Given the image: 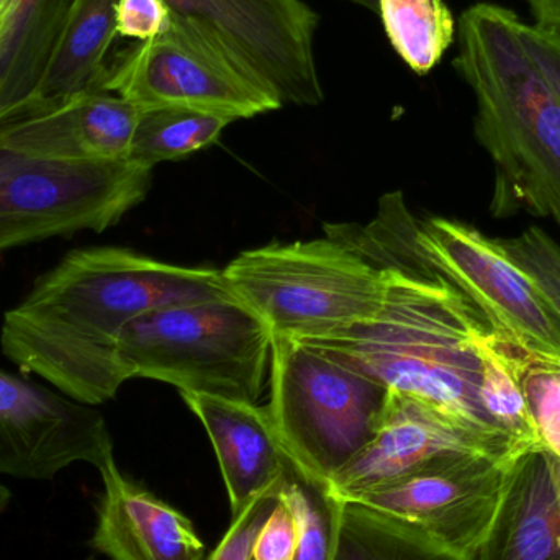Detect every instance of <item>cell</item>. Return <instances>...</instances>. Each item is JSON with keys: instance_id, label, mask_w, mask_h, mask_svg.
Wrapping results in <instances>:
<instances>
[{"instance_id": "9c48e42d", "label": "cell", "mask_w": 560, "mask_h": 560, "mask_svg": "<svg viewBox=\"0 0 560 560\" xmlns=\"http://www.w3.org/2000/svg\"><path fill=\"white\" fill-rule=\"evenodd\" d=\"M102 91L120 95L140 110L190 108L232 121L282 107L192 28L174 19L166 35L121 52L108 66Z\"/></svg>"}, {"instance_id": "1f68e13d", "label": "cell", "mask_w": 560, "mask_h": 560, "mask_svg": "<svg viewBox=\"0 0 560 560\" xmlns=\"http://www.w3.org/2000/svg\"><path fill=\"white\" fill-rule=\"evenodd\" d=\"M10 500H12V493H10V490L7 489L5 486L0 483V515H2L3 510L9 506Z\"/></svg>"}, {"instance_id": "6da1fadb", "label": "cell", "mask_w": 560, "mask_h": 560, "mask_svg": "<svg viewBox=\"0 0 560 560\" xmlns=\"http://www.w3.org/2000/svg\"><path fill=\"white\" fill-rule=\"evenodd\" d=\"M326 229L381 266L384 300L368 322L299 342L520 446L495 430L480 400L482 345L492 326L424 255L401 194L382 199L368 226Z\"/></svg>"}, {"instance_id": "44dd1931", "label": "cell", "mask_w": 560, "mask_h": 560, "mask_svg": "<svg viewBox=\"0 0 560 560\" xmlns=\"http://www.w3.org/2000/svg\"><path fill=\"white\" fill-rule=\"evenodd\" d=\"M230 124L233 121L229 118L190 108L141 110L128 160L153 170L156 164L180 160L210 147Z\"/></svg>"}, {"instance_id": "7c38bea8", "label": "cell", "mask_w": 560, "mask_h": 560, "mask_svg": "<svg viewBox=\"0 0 560 560\" xmlns=\"http://www.w3.org/2000/svg\"><path fill=\"white\" fill-rule=\"evenodd\" d=\"M114 459L107 421L97 408L0 369V474L52 480L66 467L95 469Z\"/></svg>"}, {"instance_id": "4dcf8cb0", "label": "cell", "mask_w": 560, "mask_h": 560, "mask_svg": "<svg viewBox=\"0 0 560 560\" xmlns=\"http://www.w3.org/2000/svg\"><path fill=\"white\" fill-rule=\"evenodd\" d=\"M13 9H15V0H0V49H2L7 33H9Z\"/></svg>"}, {"instance_id": "cb8c5ba5", "label": "cell", "mask_w": 560, "mask_h": 560, "mask_svg": "<svg viewBox=\"0 0 560 560\" xmlns=\"http://www.w3.org/2000/svg\"><path fill=\"white\" fill-rule=\"evenodd\" d=\"M513 361L536 440L560 460V362L526 354L515 345Z\"/></svg>"}, {"instance_id": "9a60e30c", "label": "cell", "mask_w": 560, "mask_h": 560, "mask_svg": "<svg viewBox=\"0 0 560 560\" xmlns=\"http://www.w3.org/2000/svg\"><path fill=\"white\" fill-rule=\"evenodd\" d=\"M98 500L92 549L110 560H203L206 545L179 510L127 479L114 459L98 469Z\"/></svg>"}, {"instance_id": "ffe728a7", "label": "cell", "mask_w": 560, "mask_h": 560, "mask_svg": "<svg viewBox=\"0 0 560 560\" xmlns=\"http://www.w3.org/2000/svg\"><path fill=\"white\" fill-rule=\"evenodd\" d=\"M377 10L392 48L415 74H430L456 39L444 0H378Z\"/></svg>"}, {"instance_id": "5bb4252c", "label": "cell", "mask_w": 560, "mask_h": 560, "mask_svg": "<svg viewBox=\"0 0 560 560\" xmlns=\"http://www.w3.org/2000/svg\"><path fill=\"white\" fill-rule=\"evenodd\" d=\"M141 110L120 95L88 91L0 127V150L62 163L128 160Z\"/></svg>"}, {"instance_id": "d6986e66", "label": "cell", "mask_w": 560, "mask_h": 560, "mask_svg": "<svg viewBox=\"0 0 560 560\" xmlns=\"http://www.w3.org/2000/svg\"><path fill=\"white\" fill-rule=\"evenodd\" d=\"M75 0H15L0 49V127L19 120L38 88Z\"/></svg>"}, {"instance_id": "ba28073f", "label": "cell", "mask_w": 560, "mask_h": 560, "mask_svg": "<svg viewBox=\"0 0 560 560\" xmlns=\"http://www.w3.org/2000/svg\"><path fill=\"white\" fill-rule=\"evenodd\" d=\"M233 68L280 104L323 102L313 38L319 16L303 0H166Z\"/></svg>"}, {"instance_id": "7a4b0ae2", "label": "cell", "mask_w": 560, "mask_h": 560, "mask_svg": "<svg viewBox=\"0 0 560 560\" xmlns=\"http://www.w3.org/2000/svg\"><path fill=\"white\" fill-rule=\"evenodd\" d=\"M217 299H233L222 269L183 268L114 246L74 249L5 313L0 346L20 371L97 407L128 381L115 345L131 319Z\"/></svg>"}, {"instance_id": "5b68a950", "label": "cell", "mask_w": 560, "mask_h": 560, "mask_svg": "<svg viewBox=\"0 0 560 560\" xmlns=\"http://www.w3.org/2000/svg\"><path fill=\"white\" fill-rule=\"evenodd\" d=\"M272 336L236 299L200 300L131 319L115 351L128 378L166 382L180 392L256 404Z\"/></svg>"}, {"instance_id": "4316f807", "label": "cell", "mask_w": 560, "mask_h": 560, "mask_svg": "<svg viewBox=\"0 0 560 560\" xmlns=\"http://www.w3.org/2000/svg\"><path fill=\"white\" fill-rule=\"evenodd\" d=\"M115 22L118 36L143 43L170 33L173 13L166 0H118Z\"/></svg>"}, {"instance_id": "52a82bcc", "label": "cell", "mask_w": 560, "mask_h": 560, "mask_svg": "<svg viewBox=\"0 0 560 560\" xmlns=\"http://www.w3.org/2000/svg\"><path fill=\"white\" fill-rule=\"evenodd\" d=\"M151 170L130 160L62 163L0 150V252L102 233L143 202Z\"/></svg>"}, {"instance_id": "2e32d148", "label": "cell", "mask_w": 560, "mask_h": 560, "mask_svg": "<svg viewBox=\"0 0 560 560\" xmlns=\"http://www.w3.org/2000/svg\"><path fill=\"white\" fill-rule=\"evenodd\" d=\"M469 560H560V460L532 446L513 457L486 538Z\"/></svg>"}, {"instance_id": "d4e9b609", "label": "cell", "mask_w": 560, "mask_h": 560, "mask_svg": "<svg viewBox=\"0 0 560 560\" xmlns=\"http://www.w3.org/2000/svg\"><path fill=\"white\" fill-rule=\"evenodd\" d=\"M500 243L518 262L520 268L535 280L560 322V246L558 243L536 226L526 230L516 238Z\"/></svg>"}, {"instance_id": "30bf717a", "label": "cell", "mask_w": 560, "mask_h": 560, "mask_svg": "<svg viewBox=\"0 0 560 560\" xmlns=\"http://www.w3.org/2000/svg\"><path fill=\"white\" fill-rule=\"evenodd\" d=\"M513 456L463 454L338 497L469 560L489 532Z\"/></svg>"}, {"instance_id": "484cf974", "label": "cell", "mask_w": 560, "mask_h": 560, "mask_svg": "<svg viewBox=\"0 0 560 560\" xmlns=\"http://www.w3.org/2000/svg\"><path fill=\"white\" fill-rule=\"evenodd\" d=\"M280 480L271 489L255 497L238 515L233 516L232 526L209 560H253L259 533L272 512L278 509Z\"/></svg>"}, {"instance_id": "f1b7e54d", "label": "cell", "mask_w": 560, "mask_h": 560, "mask_svg": "<svg viewBox=\"0 0 560 560\" xmlns=\"http://www.w3.org/2000/svg\"><path fill=\"white\" fill-rule=\"evenodd\" d=\"M522 39L560 102V30L522 22Z\"/></svg>"}, {"instance_id": "d6a6232c", "label": "cell", "mask_w": 560, "mask_h": 560, "mask_svg": "<svg viewBox=\"0 0 560 560\" xmlns=\"http://www.w3.org/2000/svg\"><path fill=\"white\" fill-rule=\"evenodd\" d=\"M351 2L359 3V5L368 7V9L377 10L378 0H351Z\"/></svg>"}, {"instance_id": "f546056e", "label": "cell", "mask_w": 560, "mask_h": 560, "mask_svg": "<svg viewBox=\"0 0 560 560\" xmlns=\"http://www.w3.org/2000/svg\"><path fill=\"white\" fill-rule=\"evenodd\" d=\"M529 7L535 23L560 30V0H523Z\"/></svg>"}, {"instance_id": "83f0119b", "label": "cell", "mask_w": 560, "mask_h": 560, "mask_svg": "<svg viewBox=\"0 0 560 560\" xmlns=\"http://www.w3.org/2000/svg\"><path fill=\"white\" fill-rule=\"evenodd\" d=\"M296 551V525L289 506L280 500L259 533L253 560H293Z\"/></svg>"}, {"instance_id": "ac0fdd59", "label": "cell", "mask_w": 560, "mask_h": 560, "mask_svg": "<svg viewBox=\"0 0 560 560\" xmlns=\"http://www.w3.org/2000/svg\"><path fill=\"white\" fill-rule=\"evenodd\" d=\"M118 0H75L65 35L22 118L88 91H102L117 38Z\"/></svg>"}, {"instance_id": "836d02e7", "label": "cell", "mask_w": 560, "mask_h": 560, "mask_svg": "<svg viewBox=\"0 0 560 560\" xmlns=\"http://www.w3.org/2000/svg\"><path fill=\"white\" fill-rule=\"evenodd\" d=\"M88 560H94V559L91 558V559H88Z\"/></svg>"}, {"instance_id": "4fadbf2b", "label": "cell", "mask_w": 560, "mask_h": 560, "mask_svg": "<svg viewBox=\"0 0 560 560\" xmlns=\"http://www.w3.org/2000/svg\"><path fill=\"white\" fill-rule=\"evenodd\" d=\"M528 447L480 433L440 408L392 390L387 413L369 446L329 482L336 497H346L417 472L463 454L513 456Z\"/></svg>"}, {"instance_id": "e0dca14e", "label": "cell", "mask_w": 560, "mask_h": 560, "mask_svg": "<svg viewBox=\"0 0 560 560\" xmlns=\"http://www.w3.org/2000/svg\"><path fill=\"white\" fill-rule=\"evenodd\" d=\"M209 433L236 516L255 497L282 479L289 453L268 407L215 395L180 392Z\"/></svg>"}, {"instance_id": "277c9868", "label": "cell", "mask_w": 560, "mask_h": 560, "mask_svg": "<svg viewBox=\"0 0 560 560\" xmlns=\"http://www.w3.org/2000/svg\"><path fill=\"white\" fill-rule=\"evenodd\" d=\"M223 278L272 338H322L371 319L381 308V266L326 229V238L242 253Z\"/></svg>"}, {"instance_id": "603a6c76", "label": "cell", "mask_w": 560, "mask_h": 560, "mask_svg": "<svg viewBox=\"0 0 560 560\" xmlns=\"http://www.w3.org/2000/svg\"><path fill=\"white\" fill-rule=\"evenodd\" d=\"M331 560H467L351 502H342Z\"/></svg>"}, {"instance_id": "3957f363", "label": "cell", "mask_w": 560, "mask_h": 560, "mask_svg": "<svg viewBox=\"0 0 560 560\" xmlns=\"http://www.w3.org/2000/svg\"><path fill=\"white\" fill-rule=\"evenodd\" d=\"M453 66L476 97L474 133L492 160L493 217L525 212L560 230V102L522 39V20L479 2L457 22Z\"/></svg>"}, {"instance_id": "7402d4cb", "label": "cell", "mask_w": 560, "mask_h": 560, "mask_svg": "<svg viewBox=\"0 0 560 560\" xmlns=\"http://www.w3.org/2000/svg\"><path fill=\"white\" fill-rule=\"evenodd\" d=\"M280 500L295 518L296 551L293 560H331L338 539L341 500L331 486L300 466L289 454Z\"/></svg>"}, {"instance_id": "8fae6325", "label": "cell", "mask_w": 560, "mask_h": 560, "mask_svg": "<svg viewBox=\"0 0 560 560\" xmlns=\"http://www.w3.org/2000/svg\"><path fill=\"white\" fill-rule=\"evenodd\" d=\"M424 255L506 341L535 358L560 362V322L535 280L502 243L456 220H417Z\"/></svg>"}, {"instance_id": "8992f818", "label": "cell", "mask_w": 560, "mask_h": 560, "mask_svg": "<svg viewBox=\"0 0 560 560\" xmlns=\"http://www.w3.org/2000/svg\"><path fill=\"white\" fill-rule=\"evenodd\" d=\"M387 385L325 352L272 338L269 413L287 453L331 482L369 446L387 413Z\"/></svg>"}]
</instances>
